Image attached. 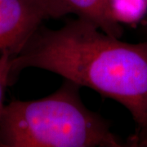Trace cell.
<instances>
[{
    "instance_id": "cell-2",
    "label": "cell",
    "mask_w": 147,
    "mask_h": 147,
    "mask_svg": "<svg viewBox=\"0 0 147 147\" xmlns=\"http://www.w3.org/2000/svg\"><path fill=\"white\" fill-rule=\"evenodd\" d=\"M79 86L65 79L53 94L5 105L0 147H120L110 123L82 102Z\"/></svg>"
},
{
    "instance_id": "cell-1",
    "label": "cell",
    "mask_w": 147,
    "mask_h": 147,
    "mask_svg": "<svg viewBox=\"0 0 147 147\" xmlns=\"http://www.w3.org/2000/svg\"><path fill=\"white\" fill-rule=\"evenodd\" d=\"M30 67L118 101L147 127V41L123 42L78 17L58 30L39 27L12 58L10 85Z\"/></svg>"
},
{
    "instance_id": "cell-5",
    "label": "cell",
    "mask_w": 147,
    "mask_h": 147,
    "mask_svg": "<svg viewBox=\"0 0 147 147\" xmlns=\"http://www.w3.org/2000/svg\"><path fill=\"white\" fill-rule=\"evenodd\" d=\"M110 18L118 24L139 21L147 12V0H106Z\"/></svg>"
},
{
    "instance_id": "cell-4",
    "label": "cell",
    "mask_w": 147,
    "mask_h": 147,
    "mask_svg": "<svg viewBox=\"0 0 147 147\" xmlns=\"http://www.w3.org/2000/svg\"><path fill=\"white\" fill-rule=\"evenodd\" d=\"M52 19H58L68 14L93 23L102 31L120 38L121 25L110 18L107 11L106 0H46Z\"/></svg>"
},
{
    "instance_id": "cell-3",
    "label": "cell",
    "mask_w": 147,
    "mask_h": 147,
    "mask_svg": "<svg viewBox=\"0 0 147 147\" xmlns=\"http://www.w3.org/2000/svg\"><path fill=\"white\" fill-rule=\"evenodd\" d=\"M47 19L52 15L46 0H0V54L16 57Z\"/></svg>"
},
{
    "instance_id": "cell-6",
    "label": "cell",
    "mask_w": 147,
    "mask_h": 147,
    "mask_svg": "<svg viewBox=\"0 0 147 147\" xmlns=\"http://www.w3.org/2000/svg\"><path fill=\"white\" fill-rule=\"evenodd\" d=\"M14 56L9 53L0 54V123L4 110V97L6 88L10 86V74L12 58Z\"/></svg>"
}]
</instances>
